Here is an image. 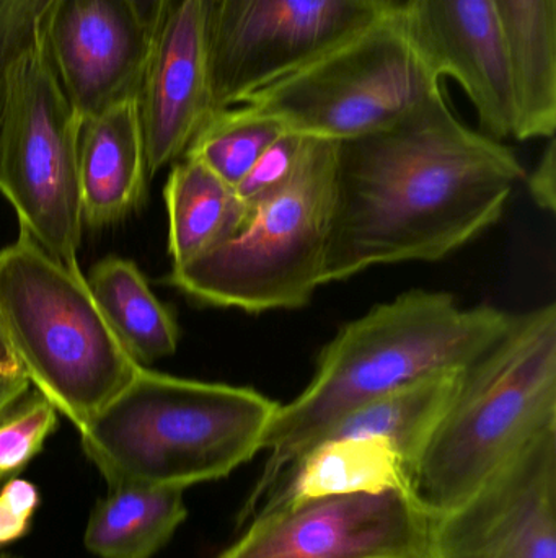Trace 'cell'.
Here are the masks:
<instances>
[{"mask_svg":"<svg viewBox=\"0 0 556 558\" xmlns=\"http://www.w3.org/2000/svg\"><path fill=\"white\" fill-rule=\"evenodd\" d=\"M147 160L137 101L82 121L78 140L84 226L116 225L143 205Z\"/></svg>","mask_w":556,"mask_h":558,"instance_id":"15","label":"cell"},{"mask_svg":"<svg viewBox=\"0 0 556 558\" xmlns=\"http://www.w3.org/2000/svg\"><path fill=\"white\" fill-rule=\"evenodd\" d=\"M336 144L309 136L293 179L244 205L224 242L166 282L202 304L248 314L299 308L322 286L335 196Z\"/></svg>","mask_w":556,"mask_h":558,"instance_id":"6","label":"cell"},{"mask_svg":"<svg viewBox=\"0 0 556 558\" xmlns=\"http://www.w3.org/2000/svg\"><path fill=\"white\" fill-rule=\"evenodd\" d=\"M395 16L431 69L459 82L483 134L515 137V75L495 0H411Z\"/></svg>","mask_w":556,"mask_h":558,"instance_id":"13","label":"cell"},{"mask_svg":"<svg viewBox=\"0 0 556 558\" xmlns=\"http://www.w3.org/2000/svg\"><path fill=\"white\" fill-rule=\"evenodd\" d=\"M183 494L180 488H111L91 511L85 547L100 558H152L188 517Z\"/></svg>","mask_w":556,"mask_h":558,"instance_id":"19","label":"cell"},{"mask_svg":"<svg viewBox=\"0 0 556 558\" xmlns=\"http://www.w3.org/2000/svg\"><path fill=\"white\" fill-rule=\"evenodd\" d=\"M39 505V494L32 482L10 478L0 492V546L22 539L29 530Z\"/></svg>","mask_w":556,"mask_h":558,"instance_id":"26","label":"cell"},{"mask_svg":"<svg viewBox=\"0 0 556 558\" xmlns=\"http://www.w3.org/2000/svg\"><path fill=\"white\" fill-rule=\"evenodd\" d=\"M307 140L309 136L306 134L293 133V131H284L280 137H276L258 157L244 180L235 186L238 199L244 205H250L286 185L299 167Z\"/></svg>","mask_w":556,"mask_h":558,"instance_id":"25","label":"cell"},{"mask_svg":"<svg viewBox=\"0 0 556 558\" xmlns=\"http://www.w3.org/2000/svg\"><path fill=\"white\" fill-rule=\"evenodd\" d=\"M522 179L518 157L460 123L443 88L395 123L339 141L322 284L443 260L498 222Z\"/></svg>","mask_w":556,"mask_h":558,"instance_id":"1","label":"cell"},{"mask_svg":"<svg viewBox=\"0 0 556 558\" xmlns=\"http://www.w3.org/2000/svg\"><path fill=\"white\" fill-rule=\"evenodd\" d=\"M16 403H18V402H16ZM16 403H15V405H16ZM15 405H13V407H15ZM13 407H10V409H9V410H5V412H3V413H0V418H2V416H3V415H7V413H9V412H10V410H12V409H13Z\"/></svg>","mask_w":556,"mask_h":558,"instance_id":"31","label":"cell"},{"mask_svg":"<svg viewBox=\"0 0 556 558\" xmlns=\"http://www.w3.org/2000/svg\"><path fill=\"white\" fill-rule=\"evenodd\" d=\"M392 487L407 488V471L391 442L374 436L323 439L284 471L257 513L306 498Z\"/></svg>","mask_w":556,"mask_h":558,"instance_id":"16","label":"cell"},{"mask_svg":"<svg viewBox=\"0 0 556 558\" xmlns=\"http://www.w3.org/2000/svg\"><path fill=\"white\" fill-rule=\"evenodd\" d=\"M529 192L542 209L554 213L556 206V149L554 137H551L541 162L532 170L528 180Z\"/></svg>","mask_w":556,"mask_h":558,"instance_id":"27","label":"cell"},{"mask_svg":"<svg viewBox=\"0 0 556 558\" xmlns=\"http://www.w3.org/2000/svg\"><path fill=\"white\" fill-rule=\"evenodd\" d=\"M385 15L375 0H209L215 111L244 104Z\"/></svg>","mask_w":556,"mask_h":558,"instance_id":"9","label":"cell"},{"mask_svg":"<svg viewBox=\"0 0 556 558\" xmlns=\"http://www.w3.org/2000/svg\"><path fill=\"white\" fill-rule=\"evenodd\" d=\"M0 325L29 384L78 433L144 367L114 337L81 268L22 229L0 251Z\"/></svg>","mask_w":556,"mask_h":558,"instance_id":"5","label":"cell"},{"mask_svg":"<svg viewBox=\"0 0 556 558\" xmlns=\"http://www.w3.org/2000/svg\"><path fill=\"white\" fill-rule=\"evenodd\" d=\"M512 317L492 305L460 307L447 292L410 291L346 324L323 348L306 390L277 407L263 438L270 456L238 526L335 423L411 380L464 369L506 333Z\"/></svg>","mask_w":556,"mask_h":558,"instance_id":"2","label":"cell"},{"mask_svg":"<svg viewBox=\"0 0 556 558\" xmlns=\"http://www.w3.org/2000/svg\"><path fill=\"white\" fill-rule=\"evenodd\" d=\"M87 282L114 337L140 366L175 354L178 324L134 262L104 258Z\"/></svg>","mask_w":556,"mask_h":558,"instance_id":"20","label":"cell"},{"mask_svg":"<svg viewBox=\"0 0 556 558\" xmlns=\"http://www.w3.org/2000/svg\"><path fill=\"white\" fill-rule=\"evenodd\" d=\"M156 36L173 0H127ZM58 0H0V131L5 117L7 78L46 43V26Z\"/></svg>","mask_w":556,"mask_h":558,"instance_id":"23","label":"cell"},{"mask_svg":"<svg viewBox=\"0 0 556 558\" xmlns=\"http://www.w3.org/2000/svg\"><path fill=\"white\" fill-rule=\"evenodd\" d=\"M15 374L25 373H23L22 366L10 347L9 338L0 325V376H15Z\"/></svg>","mask_w":556,"mask_h":558,"instance_id":"29","label":"cell"},{"mask_svg":"<svg viewBox=\"0 0 556 558\" xmlns=\"http://www.w3.org/2000/svg\"><path fill=\"white\" fill-rule=\"evenodd\" d=\"M284 126L273 118L250 110L245 105L214 111L202 124L183 157H193L211 169L232 189L247 175L258 157Z\"/></svg>","mask_w":556,"mask_h":558,"instance_id":"22","label":"cell"},{"mask_svg":"<svg viewBox=\"0 0 556 558\" xmlns=\"http://www.w3.org/2000/svg\"><path fill=\"white\" fill-rule=\"evenodd\" d=\"M464 369L441 371L411 380L349 413L316 442L351 436L385 439L400 456L408 475L415 459L453 400Z\"/></svg>","mask_w":556,"mask_h":558,"instance_id":"18","label":"cell"},{"mask_svg":"<svg viewBox=\"0 0 556 558\" xmlns=\"http://www.w3.org/2000/svg\"><path fill=\"white\" fill-rule=\"evenodd\" d=\"M165 205L173 267L218 247L237 229L245 211L235 190L193 157H182L173 166Z\"/></svg>","mask_w":556,"mask_h":558,"instance_id":"21","label":"cell"},{"mask_svg":"<svg viewBox=\"0 0 556 558\" xmlns=\"http://www.w3.org/2000/svg\"><path fill=\"white\" fill-rule=\"evenodd\" d=\"M428 558H556V432L433 517Z\"/></svg>","mask_w":556,"mask_h":558,"instance_id":"11","label":"cell"},{"mask_svg":"<svg viewBox=\"0 0 556 558\" xmlns=\"http://www.w3.org/2000/svg\"><path fill=\"white\" fill-rule=\"evenodd\" d=\"M556 432V305L515 315L470 363L407 475L411 497L444 513Z\"/></svg>","mask_w":556,"mask_h":558,"instance_id":"4","label":"cell"},{"mask_svg":"<svg viewBox=\"0 0 556 558\" xmlns=\"http://www.w3.org/2000/svg\"><path fill=\"white\" fill-rule=\"evenodd\" d=\"M515 75L519 141L554 137L556 0H495Z\"/></svg>","mask_w":556,"mask_h":558,"instance_id":"17","label":"cell"},{"mask_svg":"<svg viewBox=\"0 0 556 558\" xmlns=\"http://www.w3.org/2000/svg\"><path fill=\"white\" fill-rule=\"evenodd\" d=\"M209 0H173L153 36L140 88L147 173L178 162L215 108L208 56Z\"/></svg>","mask_w":556,"mask_h":558,"instance_id":"14","label":"cell"},{"mask_svg":"<svg viewBox=\"0 0 556 558\" xmlns=\"http://www.w3.org/2000/svg\"><path fill=\"white\" fill-rule=\"evenodd\" d=\"M433 517L405 487L258 511L219 558H428Z\"/></svg>","mask_w":556,"mask_h":558,"instance_id":"10","label":"cell"},{"mask_svg":"<svg viewBox=\"0 0 556 558\" xmlns=\"http://www.w3.org/2000/svg\"><path fill=\"white\" fill-rule=\"evenodd\" d=\"M388 15H400L410 5L411 0H375Z\"/></svg>","mask_w":556,"mask_h":558,"instance_id":"30","label":"cell"},{"mask_svg":"<svg viewBox=\"0 0 556 558\" xmlns=\"http://www.w3.org/2000/svg\"><path fill=\"white\" fill-rule=\"evenodd\" d=\"M46 46L65 97L84 121L137 101L153 35L127 0H58Z\"/></svg>","mask_w":556,"mask_h":558,"instance_id":"12","label":"cell"},{"mask_svg":"<svg viewBox=\"0 0 556 558\" xmlns=\"http://www.w3.org/2000/svg\"><path fill=\"white\" fill-rule=\"evenodd\" d=\"M29 390H32V384H29L25 374L0 376V413L20 402Z\"/></svg>","mask_w":556,"mask_h":558,"instance_id":"28","label":"cell"},{"mask_svg":"<svg viewBox=\"0 0 556 558\" xmlns=\"http://www.w3.org/2000/svg\"><path fill=\"white\" fill-rule=\"evenodd\" d=\"M277 407L250 387L143 367L82 429V449L110 488L186 490L263 451Z\"/></svg>","mask_w":556,"mask_h":558,"instance_id":"3","label":"cell"},{"mask_svg":"<svg viewBox=\"0 0 556 558\" xmlns=\"http://www.w3.org/2000/svg\"><path fill=\"white\" fill-rule=\"evenodd\" d=\"M441 81L400 20L385 15L242 105L286 131L339 143L400 120Z\"/></svg>","mask_w":556,"mask_h":558,"instance_id":"7","label":"cell"},{"mask_svg":"<svg viewBox=\"0 0 556 558\" xmlns=\"http://www.w3.org/2000/svg\"><path fill=\"white\" fill-rule=\"evenodd\" d=\"M58 410L32 389L0 418V481L18 474L45 446L55 426Z\"/></svg>","mask_w":556,"mask_h":558,"instance_id":"24","label":"cell"},{"mask_svg":"<svg viewBox=\"0 0 556 558\" xmlns=\"http://www.w3.org/2000/svg\"><path fill=\"white\" fill-rule=\"evenodd\" d=\"M5 94L0 193L15 209L20 229L42 251L69 268H81L82 120L59 84L46 43L12 69Z\"/></svg>","mask_w":556,"mask_h":558,"instance_id":"8","label":"cell"}]
</instances>
